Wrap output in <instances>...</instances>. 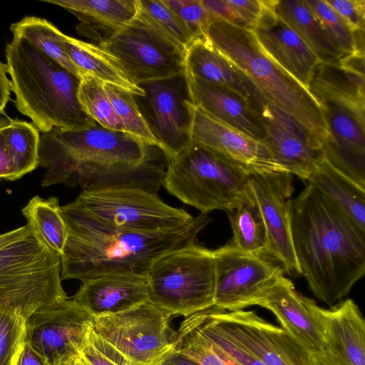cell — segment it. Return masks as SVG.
<instances>
[{
  "instance_id": "6da1fadb",
  "label": "cell",
  "mask_w": 365,
  "mask_h": 365,
  "mask_svg": "<svg viewBox=\"0 0 365 365\" xmlns=\"http://www.w3.org/2000/svg\"><path fill=\"white\" fill-rule=\"evenodd\" d=\"M287 208L301 275L332 307L364 275L365 231L309 183Z\"/></svg>"
},
{
  "instance_id": "7a4b0ae2",
  "label": "cell",
  "mask_w": 365,
  "mask_h": 365,
  "mask_svg": "<svg viewBox=\"0 0 365 365\" xmlns=\"http://www.w3.org/2000/svg\"><path fill=\"white\" fill-rule=\"evenodd\" d=\"M61 211L68 238L61 257V277L81 281L117 272L146 274L158 257L194 242L212 220L201 213L177 230L138 232L103 224L71 203Z\"/></svg>"
},
{
  "instance_id": "3957f363",
  "label": "cell",
  "mask_w": 365,
  "mask_h": 365,
  "mask_svg": "<svg viewBox=\"0 0 365 365\" xmlns=\"http://www.w3.org/2000/svg\"><path fill=\"white\" fill-rule=\"evenodd\" d=\"M6 57L15 105L40 132L98 125L80 104L78 77L21 38L14 37L6 45Z\"/></svg>"
},
{
  "instance_id": "277c9868",
  "label": "cell",
  "mask_w": 365,
  "mask_h": 365,
  "mask_svg": "<svg viewBox=\"0 0 365 365\" xmlns=\"http://www.w3.org/2000/svg\"><path fill=\"white\" fill-rule=\"evenodd\" d=\"M205 38L268 103L294 118L323 148L328 132L319 104L307 88L264 52L251 29L216 20L207 28Z\"/></svg>"
},
{
  "instance_id": "5b68a950",
  "label": "cell",
  "mask_w": 365,
  "mask_h": 365,
  "mask_svg": "<svg viewBox=\"0 0 365 365\" xmlns=\"http://www.w3.org/2000/svg\"><path fill=\"white\" fill-rule=\"evenodd\" d=\"M308 90L319 104L327 128L325 158L365 188L364 81L332 68L314 75Z\"/></svg>"
},
{
  "instance_id": "8992f818",
  "label": "cell",
  "mask_w": 365,
  "mask_h": 365,
  "mask_svg": "<svg viewBox=\"0 0 365 365\" xmlns=\"http://www.w3.org/2000/svg\"><path fill=\"white\" fill-rule=\"evenodd\" d=\"M158 148L99 125L79 130L53 128L40 135L39 165L46 169L41 185H68L76 169L83 165L140 164Z\"/></svg>"
},
{
  "instance_id": "52a82bcc",
  "label": "cell",
  "mask_w": 365,
  "mask_h": 365,
  "mask_svg": "<svg viewBox=\"0 0 365 365\" xmlns=\"http://www.w3.org/2000/svg\"><path fill=\"white\" fill-rule=\"evenodd\" d=\"M252 173L208 148L190 143L168 160L163 181L166 190L202 214L235 209L250 191Z\"/></svg>"
},
{
  "instance_id": "ba28073f",
  "label": "cell",
  "mask_w": 365,
  "mask_h": 365,
  "mask_svg": "<svg viewBox=\"0 0 365 365\" xmlns=\"http://www.w3.org/2000/svg\"><path fill=\"white\" fill-rule=\"evenodd\" d=\"M61 257L31 229L0 250V307L29 318L38 309L68 299L61 284Z\"/></svg>"
},
{
  "instance_id": "9c48e42d",
  "label": "cell",
  "mask_w": 365,
  "mask_h": 365,
  "mask_svg": "<svg viewBox=\"0 0 365 365\" xmlns=\"http://www.w3.org/2000/svg\"><path fill=\"white\" fill-rule=\"evenodd\" d=\"M146 275L149 302L170 317H187L214 305L213 250L195 242L158 257Z\"/></svg>"
},
{
  "instance_id": "30bf717a",
  "label": "cell",
  "mask_w": 365,
  "mask_h": 365,
  "mask_svg": "<svg viewBox=\"0 0 365 365\" xmlns=\"http://www.w3.org/2000/svg\"><path fill=\"white\" fill-rule=\"evenodd\" d=\"M135 16L98 46L114 56L136 84L165 79L185 71L186 49L140 7Z\"/></svg>"
},
{
  "instance_id": "8fae6325",
  "label": "cell",
  "mask_w": 365,
  "mask_h": 365,
  "mask_svg": "<svg viewBox=\"0 0 365 365\" xmlns=\"http://www.w3.org/2000/svg\"><path fill=\"white\" fill-rule=\"evenodd\" d=\"M70 203L103 224L138 232L177 230L194 218L167 205L156 193L135 187L83 190Z\"/></svg>"
},
{
  "instance_id": "7c38bea8",
  "label": "cell",
  "mask_w": 365,
  "mask_h": 365,
  "mask_svg": "<svg viewBox=\"0 0 365 365\" xmlns=\"http://www.w3.org/2000/svg\"><path fill=\"white\" fill-rule=\"evenodd\" d=\"M170 318L148 302L93 319L92 328L131 365H155L175 346L178 332L170 327Z\"/></svg>"
},
{
  "instance_id": "4fadbf2b",
  "label": "cell",
  "mask_w": 365,
  "mask_h": 365,
  "mask_svg": "<svg viewBox=\"0 0 365 365\" xmlns=\"http://www.w3.org/2000/svg\"><path fill=\"white\" fill-rule=\"evenodd\" d=\"M143 96L133 95L137 106L159 148L168 160L191 143L193 103L185 71L165 79L138 85Z\"/></svg>"
},
{
  "instance_id": "5bb4252c",
  "label": "cell",
  "mask_w": 365,
  "mask_h": 365,
  "mask_svg": "<svg viewBox=\"0 0 365 365\" xmlns=\"http://www.w3.org/2000/svg\"><path fill=\"white\" fill-rule=\"evenodd\" d=\"M200 312L210 325L266 365H311L310 354L302 345L254 311L211 307Z\"/></svg>"
},
{
  "instance_id": "9a60e30c",
  "label": "cell",
  "mask_w": 365,
  "mask_h": 365,
  "mask_svg": "<svg viewBox=\"0 0 365 365\" xmlns=\"http://www.w3.org/2000/svg\"><path fill=\"white\" fill-rule=\"evenodd\" d=\"M215 264L214 305L225 311L242 310L258 299L283 274L265 257L242 251L230 242L213 250Z\"/></svg>"
},
{
  "instance_id": "2e32d148",
  "label": "cell",
  "mask_w": 365,
  "mask_h": 365,
  "mask_svg": "<svg viewBox=\"0 0 365 365\" xmlns=\"http://www.w3.org/2000/svg\"><path fill=\"white\" fill-rule=\"evenodd\" d=\"M93 318L74 300L36 310L28 319L26 341L47 358L51 365L79 355Z\"/></svg>"
},
{
  "instance_id": "e0dca14e",
  "label": "cell",
  "mask_w": 365,
  "mask_h": 365,
  "mask_svg": "<svg viewBox=\"0 0 365 365\" xmlns=\"http://www.w3.org/2000/svg\"><path fill=\"white\" fill-rule=\"evenodd\" d=\"M250 185L260 209L269 240L267 255L292 277L301 272L295 257L287 202L294 192L293 175L287 172L253 173Z\"/></svg>"
},
{
  "instance_id": "ac0fdd59",
  "label": "cell",
  "mask_w": 365,
  "mask_h": 365,
  "mask_svg": "<svg viewBox=\"0 0 365 365\" xmlns=\"http://www.w3.org/2000/svg\"><path fill=\"white\" fill-rule=\"evenodd\" d=\"M190 138L252 173L283 171L265 143L218 121L194 104Z\"/></svg>"
},
{
  "instance_id": "d6986e66",
  "label": "cell",
  "mask_w": 365,
  "mask_h": 365,
  "mask_svg": "<svg viewBox=\"0 0 365 365\" xmlns=\"http://www.w3.org/2000/svg\"><path fill=\"white\" fill-rule=\"evenodd\" d=\"M255 106L266 128L264 143L277 165L283 171L307 180L324 157L323 148L294 118L264 99Z\"/></svg>"
},
{
  "instance_id": "ffe728a7",
  "label": "cell",
  "mask_w": 365,
  "mask_h": 365,
  "mask_svg": "<svg viewBox=\"0 0 365 365\" xmlns=\"http://www.w3.org/2000/svg\"><path fill=\"white\" fill-rule=\"evenodd\" d=\"M255 305L270 310L282 328L310 354L327 351L318 306L299 294L288 278L281 274L258 299Z\"/></svg>"
},
{
  "instance_id": "44dd1931",
  "label": "cell",
  "mask_w": 365,
  "mask_h": 365,
  "mask_svg": "<svg viewBox=\"0 0 365 365\" xmlns=\"http://www.w3.org/2000/svg\"><path fill=\"white\" fill-rule=\"evenodd\" d=\"M71 299L93 319L123 312L149 302L148 277L117 272L86 279Z\"/></svg>"
},
{
  "instance_id": "7402d4cb",
  "label": "cell",
  "mask_w": 365,
  "mask_h": 365,
  "mask_svg": "<svg viewBox=\"0 0 365 365\" xmlns=\"http://www.w3.org/2000/svg\"><path fill=\"white\" fill-rule=\"evenodd\" d=\"M251 29L264 52L285 71L308 89L319 63L314 53L273 11L271 0Z\"/></svg>"
},
{
  "instance_id": "603a6c76",
  "label": "cell",
  "mask_w": 365,
  "mask_h": 365,
  "mask_svg": "<svg viewBox=\"0 0 365 365\" xmlns=\"http://www.w3.org/2000/svg\"><path fill=\"white\" fill-rule=\"evenodd\" d=\"M186 75L194 105L218 121L265 142V125L249 99L230 88Z\"/></svg>"
},
{
  "instance_id": "cb8c5ba5",
  "label": "cell",
  "mask_w": 365,
  "mask_h": 365,
  "mask_svg": "<svg viewBox=\"0 0 365 365\" xmlns=\"http://www.w3.org/2000/svg\"><path fill=\"white\" fill-rule=\"evenodd\" d=\"M327 351L339 365H365V322L351 299L330 309L318 307Z\"/></svg>"
},
{
  "instance_id": "d4e9b609",
  "label": "cell",
  "mask_w": 365,
  "mask_h": 365,
  "mask_svg": "<svg viewBox=\"0 0 365 365\" xmlns=\"http://www.w3.org/2000/svg\"><path fill=\"white\" fill-rule=\"evenodd\" d=\"M77 17V33L100 46L136 14L138 0H43Z\"/></svg>"
},
{
  "instance_id": "484cf974",
  "label": "cell",
  "mask_w": 365,
  "mask_h": 365,
  "mask_svg": "<svg viewBox=\"0 0 365 365\" xmlns=\"http://www.w3.org/2000/svg\"><path fill=\"white\" fill-rule=\"evenodd\" d=\"M185 71L192 78L230 88L253 104L262 98L248 78L220 53L205 36L195 40L187 49Z\"/></svg>"
},
{
  "instance_id": "4316f807",
  "label": "cell",
  "mask_w": 365,
  "mask_h": 365,
  "mask_svg": "<svg viewBox=\"0 0 365 365\" xmlns=\"http://www.w3.org/2000/svg\"><path fill=\"white\" fill-rule=\"evenodd\" d=\"M274 14L304 41L319 63H339L346 54L304 0H271Z\"/></svg>"
},
{
  "instance_id": "83f0119b",
  "label": "cell",
  "mask_w": 365,
  "mask_h": 365,
  "mask_svg": "<svg viewBox=\"0 0 365 365\" xmlns=\"http://www.w3.org/2000/svg\"><path fill=\"white\" fill-rule=\"evenodd\" d=\"M365 231V188L344 175L324 157L307 180Z\"/></svg>"
},
{
  "instance_id": "f1b7e54d",
  "label": "cell",
  "mask_w": 365,
  "mask_h": 365,
  "mask_svg": "<svg viewBox=\"0 0 365 365\" xmlns=\"http://www.w3.org/2000/svg\"><path fill=\"white\" fill-rule=\"evenodd\" d=\"M64 44L80 78L88 74L133 95H144L143 90L133 81L120 63L100 46L68 36Z\"/></svg>"
},
{
  "instance_id": "f546056e",
  "label": "cell",
  "mask_w": 365,
  "mask_h": 365,
  "mask_svg": "<svg viewBox=\"0 0 365 365\" xmlns=\"http://www.w3.org/2000/svg\"><path fill=\"white\" fill-rule=\"evenodd\" d=\"M227 215L232 230L230 243L250 254L267 255V232L251 187L246 198L235 209L227 212Z\"/></svg>"
},
{
  "instance_id": "4dcf8cb0",
  "label": "cell",
  "mask_w": 365,
  "mask_h": 365,
  "mask_svg": "<svg viewBox=\"0 0 365 365\" xmlns=\"http://www.w3.org/2000/svg\"><path fill=\"white\" fill-rule=\"evenodd\" d=\"M10 30L14 37L24 39L43 54L80 78L78 72L65 48L64 41L67 36L50 21L37 16H26L13 24Z\"/></svg>"
},
{
  "instance_id": "1f68e13d",
  "label": "cell",
  "mask_w": 365,
  "mask_h": 365,
  "mask_svg": "<svg viewBox=\"0 0 365 365\" xmlns=\"http://www.w3.org/2000/svg\"><path fill=\"white\" fill-rule=\"evenodd\" d=\"M27 224L58 257H61L68 238L58 199L33 197L21 210Z\"/></svg>"
},
{
  "instance_id": "d6a6232c",
  "label": "cell",
  "mask_w": 365,
  "mask_h": 365,
  "mask_svg": "<svg viewBox=\"0 0 365 365\" xmlns=\"http://www.w3.org/2000/svg\"><path fill=\"white\" fill-rule=\"evenodd\" d=\"M6 138L18 180L39 165V130L33 123L9 118Z\"/></svg>"
},
{
  "instance_id": "836d02e7",
  "label": "cell",
  "mask_w": 365,
  "mask_h": 365,
  "mask_svg": "<svg viewBox=\"0 0 365 365\" xmlns=\"http://www.w3.org/2000/svg\"><path fill=\"white\" fill-rule=\"evenodd\" d=\"M173 349L200 365H240L205 336L188 317L180 324Z\"/></svg>"
},
{
  "instance_id": "e575fe53",
  "label": "cell",
  "mask_w": 365,
  "mask_h": 365,
  "mask_svg": "<svg viewBox=\"0 0 365 365\" xmlns=\"http://www.w3.org/2000/svg\"><path fill=\"white\" fill-rule=\"evenodd\" d=\"M78 98L83 110L99 125L124 132L121 121L104 88V83L84 74L80 78Z\"/></svg>"
},
{
  "instance_id": "d590c367",
  "label": "cell",
  "mask_w": 365,
  "mask_h": 365,
  "mask_svg": "<svg viewBox=\"0 0 365 365\" xmlns=\"http://www.w3.org/2000/svg\"><path fill=\"white\" fill-rule=\"evenodd\" d=\"M304 2L346 55L364 54V29L353 31L325 0Z\"/></svg>"
},
{
  "instance_id": "8d00e7d4",
  "label": "cell",
  "mask_w": 365,
  "mask_h": 365,
  "mask_svg": "<svg viewBox=\"0 0 365 365\" xmlns=\"http://www.w3.org/2000/svg\"><path fill=\"white\" fill-rule=\"evenodd\" d=\"M104 88L123 124L124 132L146 144L159 147L137 106L133 94L108 83H104Z\"/></svg>"
},
{
  "instance_id": "74e56055",
  "label": "cell",
  "mask_w": 365,
  "mask_h": 365,
  "mask_svg": "<svg viewBox=\"0 0 365 365\" xmlns=\"http://www.w3.org/2000/svg\"><path fill=\"white\" fill-rule=\"evenodd\" d=\"M28 319L19 309L0 307V365H16L26 338Z\"/></svg>"
},
{
  "instance_id": "f35d334b",
  "label": "cell",
  "mask_w": 365,
  "mask_h": 365,
  "mask_svg": "<svg viewBox=\"0 0 365 365\" xmlns=\"http://www.w3.org/2000/svg\"><path fill=\"white\" fill-rule=\"evenodd\" d=\"M140 7L160 28L187 49L195 41L189 29L163 0H138Z\"/></svg>"
},
{
  "instance_id": "ab89813d",
  "label": "cell",
  "mask_w": 365,
  "mask_h": 365,
  "mask_svg": "<svg viewBox=\"0 0 365 365\" xmlns=\"http://www.w3.org/2000/svg\"><path fill=\"white\" fill-rule=\"evenodd\" d=\"M185 23L194 39L205 36L208 26L216 19L210 14L202 0H163Z\"/></svg>"
},
{
  "instance_id": "60d3db41",
  "label": "cell",
  "mask_w": 365,
  "mask_h": 365,
  "mask_svg": "<svg viewBox=\"0 0 365 365\" xmlns=\"http://www.w3.org/2000/svg\"><path fill=\"white\" fill-rule=\"evenodd\" d=\"M80 356L87 365H131L118 350L93 331L92 325Z\"/></svg>"
},
{
  "instance_id": "b9f144b4",
  "label": "cell",
  "mask_w": 365,
  "mask_h": 365,
  "mask_svg": "<svg viewBox=\"0 0 365 365\" xmlns=\"http://www.w3.org/2000/svg\"><path fill=\"white\" fill-rule=\"evenodd\" d=\"M188 317L205 336L240 365H266L210 325L205 319L201 312L195 313Z\"/></svg>"
},
{
  "instance_id": "7bdbcfd3",
  "label": "cell",
  "mask_w": 365,
  "mask_h": 365,
  "mask_svg": "<svg viewBox=\"0 0 365 365\" xmlns=\"http://www.w3.org/2000/svg\"><path fill=\"white\" fill-rule=\"evenodd\" d=\"M353 30L364 29L365 0H325Z\"/></svg>"
},
{
  "instance_id": "ee69618b",
  "label": "cell",
  "mask_w": 365,
  "mask_h": 365,
  "mask_svg": "<svg viewBox=\"0 0 365 365\" xmlns=\"http://www.w3.org/2000/svg\"><path fill=\"white\" fill-rule=\"evenodd\" d=\"M210 14L216 19L232 25L251 29L250 24L244 19L230 0H202Z\"/></svg>"
},
{
  "instance_id": "f6af8a7d",
  "label": "cell",
  "mask_w": 365,
  "mask_h": 365,
  "mask_svg": "<svg viewBox=\"0 0 365 365\" xmlns=\"http://www.w3.org/2000/svg\"><path fill=\"white\" fill-rule=\"evenodd\" d=\"M9 118H0V179L16 180V176L10 158L6 132Z\"/></svg>"
},
{
  "instance_id": "bcb514c9",
  "label": "cell",
  "mask_w": 365,
  "mask_h": 365,
  "mask_svg": "<svg viewBox=\"0 0 365 365\" xmlns=\"http://www.w3.org/2000/svg\"><path fill=\"white\" fill-rule=\"evenodd\" d=\"M244 19L250 24L251 29L262 14L264 1L259 0H230Z\"/></svg>"
},
{
  "instance_id": "7dc6e473",
  "label": "cell",
  "mask_w": 365,
  "mask_h": 365,
  "mask_svg": "<svg viewBox=\"0 0 365 365\" xmlns=\"http://www.w3.org/2000/svg\"><path fill=\"white\" fill-rule=\"evenodd\" d=\"M16 365H51L46 356L26 341Z\"/></svg>"
},
{
  "instance_id": "c3c4849f",
  "label": "cell",
  "mask_w": 365,
  "mask_h": 365,
  "mask_svg": "<svg viewBox=\"0 0 365 365\" xmlns=\"http://www.w3.org/2000/svg\"><path fill=\"white\" fill-rule=\"evenodd\" d=\"M6 65L0 61V113L4 108L10 98L11 82L7 76Z\"/></svg>"
},
{
  "instance_id": "681fc988",
  "label": "cell",
  "mask_w": 365,
  "mask_h": 365,
  "mask_svg": "<svg viewBox=\"0 0 365 365\" xmlns=\"http://www.w3.org/2000/svg\"><path fill=\"white\" fill-rule=\"evenodd\" d=\"M155 365H200L193 359L174 349L165 355Z\"/></svg>"
},
{
  "instance_id": "f907efd6",
  "label": "cell",
  "mask_w": 365,
  "mask_h": 365,
  "mask_svg": "<svg viewBox=\"0 0 365 365\" xmlns=\"http://www.w3.org/2000/svg\"><path fill=\"white\" fill-rule=\"evenodd\" d=\"M31 231V227L25 225L15 230L0 234V250L25 237Z\"/></svg>"
},
{
  "instance_id": "816d5d0a",
  "label": "cell",
  "mask_w": 365,
  "mask_h": 365,
  "mask_svg": "<svg viewBox=\"0 0 365 365\" xmlns=\"http://www.w3.org/2000/svg\"><path fill=\"white\" fill-rule=\"evenodd\" d=\"M311 365H339L327 351L310 354Z\"/></svg>"
},
{
  "instance_id": "f5cc1de1",
  "label": "cell",
  "mask_w": 365,
  "mask_h": 365,
  "mask_svg": "<svg viewBox=\"0 0 365 365\" xmlns=\"http://www.w3.org/2000/svg\"><path fill=\"white\" fill-rule=\"evenodd\" d=\"M58 365H87L79 355L71 356L61 361Z\"/></svg>"
}]
</instances>
